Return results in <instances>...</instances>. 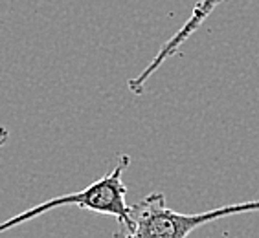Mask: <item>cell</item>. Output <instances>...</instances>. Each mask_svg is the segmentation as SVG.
<instances>
[{"label":"cell","instance_id":"cell-1","mask_svg":"<svg viewBox=\"0 0 259 238\" xmlns=\"http://www.w3.org/2000/svg\"><path fill=\"white\" fill-rule=\"evenodd\" d=\"M259 211V200L223 205L204 213H179L165 205L162 193H151L131 205V222L118 238H188L195 229L225 216Z\"/></svg>","mask_w":259,"mask_h":238},{"label":"cell","instance_id":"cell-2","mask_svg":"<svg viewBox=\"0 0 259 238\" xmlns=\"http://www.w3.org/2000/svg\"><path fill=\"white\" fill-rule=\"evenodd\" d=\"M129 163H131L129 156L121 154L120 158H118L116 167L109 174H105L103 178L96 180L94 184H90L83 191H77V193H72V194H63V196H55V198L46 200L42 204L15 214L13 218L0 223V233L10 231L13 227H19L20 223L39 218V216L46 214L52 209L63 207V205H77V207L92 211V213L114 216L120 222L121 227L129 225L131 205H127V200H125V196H127V185L123 182V170L129 167Z\"/></svg>","mask_w":259,"mask_h":238},{"label":"cell","instance_id":"cell-3","mask_svg":"<svg viewBox=\"0 0 259 238\" xmlns=\"http://www.w3.org/2000/svg\"><path fill=\"white\" fill-rule=\"evenodd\" d=\"M221 2H225V0H200L199 4L195 6V10H193V13H191L190 19L186 20L184 26H182V28H180V30L177 31V33H175L173 37H171V39L167 40L164 46H162V48H160V51L155 55V59L147 65V68H145L144 72L138 75V77H135V79L129 81V90L133 92V94L140 95L142 92H144L145 83L149 81L151 75L155 74L156 70L164 65L171 55L177 53V50L184 44L186 40L190 39L195 31L199 30L200 26H202V22H204V20L211 15V11H213L215 8L221 4Z\"/></svg>","mask_w":259,"mask_h":238},{"label":"cell","instance_id":"cell-4","mask_svg":"<svg viewBox=\"0 0 259 238\" xmlns=\"http://www.w3.org/2000/svg\"><path fill=\"white\" fill-rule=\"evenodd\" d=\"M8 138H10V132H8V129H4V127H0V147H2V145H6Z\"/></svg>","mask_w":259,"mask_h":238}]
</instances>
